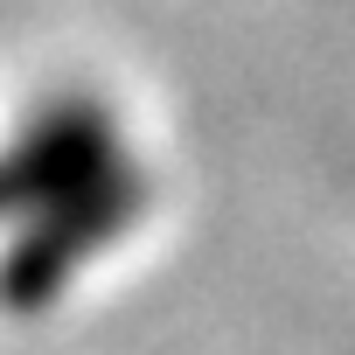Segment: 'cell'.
<instances>
[{"label":"cell","mask_w":355,"mask_h":355,"mask_svg":"<svg viewBox=\"0 0 355 355\" xmlns=\"http://www.w3.org/2000/svg\"><path fill=\"white\" fill-rule=\"evenodd\" d=\"M15 189H49V251H42V265L15 286L21 300L35 293V279L56 265H70L91 237H105V223L119 216V202H125V160H119V139L98 125V119H77V112H63V119H49L42 132H35V146L21 153V174H15ZM35 244V237H28ZM28 244H15V251H28Z\"/></svg>","instance_id":"6da1fadb"}]
</instances>
